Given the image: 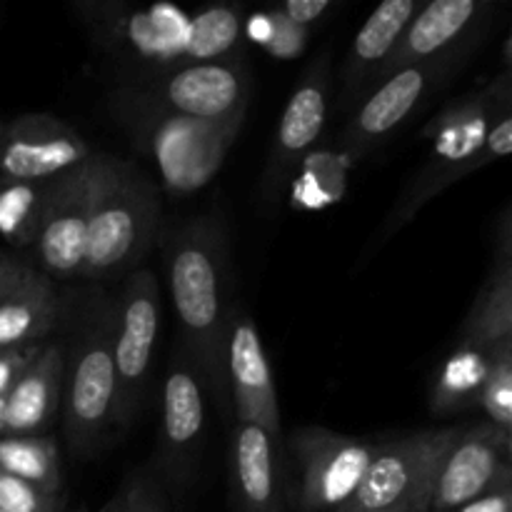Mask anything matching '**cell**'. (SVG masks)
Instances as JSON below:
<instances>
[{
	"label": "cell",
	"instance_id": "1",
	"mask_svg": "<svg viewBox=\"0 0 512 512\" xmlns=\"http://www.w3.org/2000/svg\"><path fill=\"white\" fill-rule=\"evenodd\" d=\"M433 140L428 160L413 175V183L398 208L385 220L383 238L398 233L443 190L470 173L488 168L512 153V75L505 68L485 88L448 105L425 128Z\"/></svg>",
	"mask_w": 512,
	"mask_h": 512
},
{
	"label": "cell",
	"instance_id": "2",
	"mask_svg": "<svg viewBox=\"0 0 512 512\" xmlns=\"http://www.w3.org/2000/svg\"><path fill=\"white\" fill-rule=\"evenodd\" d=\"M155 185L130 160L93 153L90 158L88 243L80 278L108 280L133 268L158 225Z\"/></svg>",
	"mask_w": 512,
	"mask_h": 512
},
{
	"label": "cell",
	"instance_id": "3",
	"mask_svg": "<svg viewBox=\"0 0 512 512\" xmlns=\"http://www.w3.org/2000/svg\"><path fill=\"white\" fill-rule=\"evenodd\" d=\"M168 278L175 315L195 370L210 388L225 395V338L228 315L223 308V250L220 235L208 220L188 223L173 238Z\"/></svg>",
	"mask_w": 512,
	"mask_h": 512
},
{
	"label": "cell",
	"instance_id": "4",
	"mask_svg": "<svg viewBox=\"0 0 512 512\" xmlns=\"http://www.w3.org/2000/svg\"><path fill=\"white\" fill-rule=\"evenodd\" d=\"M465 425L415 430L373 443V458L358 490L335 512H430L443 458Z\"/></svg>",
	"mask_w": 512,
	"mask_h": 512
},
{
	"label": "cell",
	"instance_id": "5",
	"mask_svg": "<svg viewBox=\"0 0 512 512\" xmlns=\"http://www.w3.org/2000/svg\"><path fill=\"white\" fill-rule=\"evenodd\" d=\"M248 63L240 55L220 60L183 63L173 70L155 75L140 88H128L143 103L178 115L225 128H240L250 100Z\"/></svg>",
	"mask_w": 512,
	"mask_h": 512
},
{
	"label": "cell",
	"instance_id": "6",
	"mask_svg": "<svg viewBox=\"0 0 512 512\" xmlns=\"http://www.w3.org/2000/svg\"><path fill=\"white\" fill-rule=\"evenodd\" d=\"M113 315L105 310L80 335L65 395V438L78 458H88L115 423Z\"/></svg>",
	"mask_w": 512,
	"mask_h": 512
},
{
	"label": "cell",
	"instance_id": "7",
	"mask_svg": "<svg viewBox=\"0 0 512 512\" xmlns=\"http://www.w3.org/2000/svg\"><path fill=\"white\" fill-rule=\"evenodd\" d=\"M160 328L158 280L150 270H133L120 290L113 320L115 423L128 425L143 395Z\"/></svg>",
	"mask_w": 512,
	"mask_h": 512
},
{
	"label": "cell",
	"instance_id": "8",
	"mask_svg": "<svg viewBox=\"0 0 512 512\" xmlns=\"http://www.w3.org/2000/svg\"><path fill=\"white\" fill-rule=\"evenodd\" d=\"M290 450L300 468L298 512H335L348 503L373 458L370 443L320 425L295 430Z\"/></svg>",
	"mask_w": 512,
	"mask_h": 512
},
{
	"label": "cell",
	"instance_id": "9",
	"mask_svg": "<svg viewBox=\"0 0 512 512\" xmlns=\"http://www.w3.org/2000/svg\"><path fill=\"white\" fill-rule=\"evenodd\" d=\"M465 53L443 55L393 70L373 85L363 103L350 115L348 125L338 135V150L350 165L360 163L385 135L393 133L418 108L435 83L458 63Z\"/></svg>",
	"mask_w": 512,
	"mask_h": 512
},
{
	"label": "cell",
	"instance_id": "10",
	"mask_svg": "<svg viewBox=\"0 0 512 512\" xmlns=\"http://www.w3.org/2000/svg\"><path fill=\"white\" fill-rule=\"evenodd\" d=\"M328 88H330V55L323 53L310 63L300 83L290 93L275 130L273 148L260 178V193L265 203H275L288 183L290 173L303 163L308 150L320 140L328 120Z\"/></svg>",
	"mask_w": 512,
	"mask_h": 512
},
{
	"label": "cell",
	"instance_id": "11",
	"mask_svg": "<svg viewBox=\"0 0 512 512\" xmlns=\"http://www.w3.org/2000/svg\"><path fill=\"white\" fill-rule=\"evenodd\" d=\"M512 435L485 423L465 428L443 458L430 512H455L460 505L503 485H512Z\"/></svg>",
	"mask_w": 512,
	"mask_h": 512
},
{
	"label": "cell",
	"instance_id": "12",
	"mask_svg": "<svg viewBox=\"0 0 512 512\" xmlns=\"http://www.w3.org/2000/svg\"><path fill=\"white\" fill-rule=\"evenodd\" d=\"M93 155L83 135L48 113L0 123V180H43L78 168Z\"/></svg>",
	"mask_w": 512,
	"mask_h": 512
},
{
	"label": "cell",
	"instance_id": "13",
	"mask_svg": "<svg viewBox=\"0 0 512 512\" xmlns=\"http://www.w3.org/2000/svg\"><path fill=\"white\" fill-rule=\"evenodd\" d=\"M503 3L505 0H425L373 85L405 65L468 53Z\"/></svg>",
	"mask_w": 512,
	"mask_h": 512
},
{
	"label": "cell",
	"instance_id": "14",
	"mask_svg": "<svg viewBox=\"0 0 512 512\" xmlns=\"http://www.w3.org/2000/svg\"><path fill=\"white\" fill-rule=\"evenodd\" d=\"M225 378L233 395L238 423L255 425L263 430L275 448L283 443V420H280L278 390L273 368L260 340L253 318L238 313L228 320L225 338Z\"/></svg>",
	"mask_w": 512,
	"mask_h": 512
},
{
	"label": "cell",
	"instance_id": "15",
	"mask_svg": "<svg viewBox=\"0 0 512 512\" xmlns=\"http://www.w3.org/2000/svg\"><path fill=\"white\" fill-rule=\"evenodd\" d=\"M93 158V155H90ZM90 158L78 168L58 175L40 220L35 255L48 278H80L88 243Z\"/></svg>",
	"mask_w": 512,
	"mask_h": 512
},
{
	"label": "cell",
	"instance_id": "16",
	"mask_svg": "<svg viewBox=\"0 0 512 512\" xmlns=\"http://www.w3.org/2000/svg\"><path fill=\"white\" fill-rule=\"evenodd\" d=\"M148 108L158 118H163L158 128L145 130L150 133L148 148L155 155V160H158L160 170H163L165 183L170 185V190H193L203 185L218 170L225 150L230 148V143L238 135V128L178 118V115L153 108V105H148Z\"/></svg>",
	"mask_w": 512,
	"mask_h": 512
},
{
	"label": "cell",
	"instance_id": "17",
	"mask_svg": "<svg viewBox=\"0 0 512 512\" xmlns=\"http://www.w3.org/2000/svg\"><path fill=\"white\" fill-rule=\"evenodd\" d=\"M158 463L165 478L183 488L193 478L205 430V400L200 375L183 360L170 363L163 383Z\"/></svg>",
	"mask_w": 512,
	"mask_h": 512
},
{
	"label": "cell",
	"instance_id": "18",
	"mask_svg": "<svg viewBox=\"0 0 512 512\" xmlns=\"http://www.w3.org/2000/svg\"><path fill=\"white\" fill-rule=\"evenodd\" d=\"M228 468L235 512H285L278 448L263 430L235 420Z\"/></svg>",
	"mask_w": 512,
	"mask_h": 512
},
{
	"label": "cell",
	"instance_id": "19",
	"mask_svg": "<svg viewBox=\"0 0 512 512\" xmlns=\"http://www.w3.org/2000/svg\"><path fill=\"white\" fill-rule=\"evenodd\" d=\"M425 0H380L373 13L365 18L360 30L350 43L348 55L343 63V90L340 100L350 103L363 88H368L390 55L400 45L403 35L408 33L410 23L415 20Z\"/></svg>",
	"mask_w": 512,
	"mask_h": 512
},
{
	"label": "cell",
	"instance_id": "20",
	"mask_svg": "<svg viewBox=\"0 0 512 512\" xmlns=\"http://www.w3.org/2000/svg\"><path fill=\"white\" fill-rule=\"evenodd\" d=\"M65 383V358L58 345H40L38 355L25 365L13 383L3 418V433H40L58 413Z\"/></svg>",
	"mask_w": 512,
	"mask_h": 512
},
{
	"label": "cell",
	"instance_id": "21",
	"mask_svg": "<svg viewBox=\"0 0 512 512\" xmlns=\"http://www.w3.org/2000/svg\"><path fill=\"white\" fill-rule=\"evenodd\" d=\"M475 348L490 350L503 340H512V218L510 210L500 218L498 245L488 280L475 295V303L465 318L460 338Z\"/></svg>",
	"mask_w": 512,
	"mask_h": 512
},
{
	"label": "cell",
	"instance_id": "22",
	"mask_svg": "<svg viewBox=\"0 0 512 512\" xmlns=\"http://www.w3.org/2000/svg\"><path fill=\"white\" fill-rule=\"evenodd\" d=\"M58 320L53 280L33 270L18 288L0 298V350L43 343Z\"/></svg>",
	"mask_w": 512,
	"mask_h": 512
},
{
	"label": "cell",
	"instance_id": "23",
	"mask_svg": "<svg viewBox=\"0 0 512 512\" xmlns=\"http://www.w3.org/2000/svg\"><path fill=\"white\" fill-rule=\"evenodd\" d=\"M485 368H488V353L458 340L435 380L430 410L435 415H453L475 408L483 388Z\"/></svg>",
	"mask_w": 512,
	"mask_h": 512
},
{
	"label": "cell",
	"instance_id": "24",
	"mask_svg": "<svg viewBox=\"0 0 512 512\" xmlns=\"http://www.w3.org/2000/svg\"><path fill=\"white\" fill-rule=\"evenodd\" d=\"M0 470L38 485L45 493L63 495L58 443L43 433H0Z\"/></svg>",
	"mask_w": 512,
	"mask_h": 512
},
{
	"label": "cell",
	"instance_id": "25",
	"mask_svg": "<svg viewBox=\"0 0 512 512\" xmlns=\"http://www.w3.org/2000/svg\"><path fill=\"white\" fill-rule=\"evenodd\" d=\"M55 178L0 180V235L10 245L33 248Z\"/></svg>",
	"mask_w": 512,
	"mask_h": 512
},
{
	"label": "cell",
	"instance_id": "26",
	"mask_svg": "<svg viewBox=\"0 0 512 512\" xmlns=\"http://www.w3.org/2000/svg\"><path fill=\"white\" fill-rule=\"evenodd\" d=\"M240 38V8L235 0H220L195 15L188 35V63L228 58Z\"/></svg>",
	"mask_w": 512,
	"mask_h": 512
},
{
	"label": "cell",
	"instance_id": "27",
	"mask_svg": "<svg viewBox=\"0 0 512 512\" xmlns=\"http://www.w3.org/2000/svg\"><path fill=\"white\" fill-rule=\"evenodd\" d=\"M478 405L493 428L512 435V340H503L488 353Z\"/></svg>",
	"mask_w": 512,
	"mask_h": 512
},
{
	"label": "cell",
	"instance_id": "28",
	"mask_svg": "<svg viewBox=\"0 0 512 512\" xmlns=\"http://www.w3.org/2000/svg\"><path fill=\"white\" fill-rule=\"evenodd\" d=\"M88 38L98 48H115L128 23L130 0H68Z\"/></svg>",
	"mask_w": 512,
	"mask_h": 512
},
{
	"label": "cell",
	"instance_id": "29",
	"mask_svg": "<svg viewBox=\"0 0 512 512\" xmlns=\"http://www.w3.org/2000/svg\"><path fill=\"white\" fill-rule=\"evenodd\" d=\"M65 498L0 470V512H63Z\"/></svg>",
	"mask_w": 512,
	"mask_h": 512
},
{
	"label": "cell",
	"instance_id": "30",
	"mask_svg": "<svg viewBox=\"0 0 512 512\" xmlns=\"http://www.w3.org/2000/svg\"><path fill=\"white\" fill-rule=\"evenodd\" d=\"M333 5L335 0H280L278 10H275V18L290 33L305 35L313 25H318L323 20V15Z\"/></svg>",
	"mask_w": 512,
	"mask_h": 512
},
{
	"label": "cell",
	"instance_id": "31",
	"mask_svg": "<svg viewBox=\"0 0 512 512\" xmlns=\"http://www.w3.org/2000/svg\"><path fill=\"white\" fill-rule=\"evenodd\" d=\"M120 493H123L128 512H170L160 488L145 473L130 475Z\"/></svg>",
	"mask_w": 512,
	"mask_h": 512
},
{
	"label": "cell",
	"instance_id": "32",
	"mask_svg": "<svg viewBox=\"0 0 512 512\" xmlns=\"http://www.w3.org/2000/svg\"><path fill=\"white\" fill-rule=\"evenodd\" d=\"M40 345H25V348L13 350H0V433H3V418H5V405H8V395L13 390V383L18 375L23 373L25 365L38 355Z\"/></svg>",
	"mask_w": 512,
	"mask_h": 512
},
{
	"label": "cell",
	"instance_id": "33",
	"mask_svg": "<svg viewBox=\"0 0 512 512\" xmlns=\"http://www.w3.org/2000/svg\"><path fill=\"white\" fill-rule=\"evenodd\" d=\"M455 512H512V485L490 490V493L460 505Z\"/></svg>",
	"mask_w": 512,
	"mask_h": 512
},
{
	"label": "cell",
	"instance_id": "34",
	"mask_svg": "<svg viewBox=\"0 0 512 512\" xmlns=\"http://www.w3.org/2000/svg\"><path fill=\"white\" fill-rule=\"evenodd\" d=\"M33 265L25 263V260L13 258V255H5L0 253V298L8 295L10 290L18 288L30 273H33Z\"/></svg>",
	"mask_w": 512,
	"mask_h": 512
},
{
	"label": "cell",
	"instance_id": "35",
	"mask_svg": "<svg viewBox=\"0 0 512 512\" xmlns=\"http://www.w3.org/2000/svg\"><path fill=\"white\" fill-rule=\"evenodd\" d=\"M78 512H128V508H125L123 493H115L113 498L105 500L98 510H78Z\"/></svg>",
	"mask_w": 512,
	"mask_h": 512
}]
</instances>
